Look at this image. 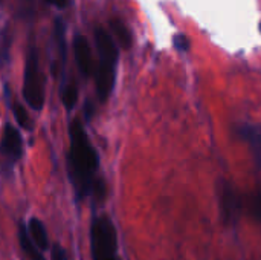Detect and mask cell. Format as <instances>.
I'll use <instances>...</instances> for the list:
<instances>
[{"instance_id":"cell-1","label":"cell","mask_w":261,"mask_h":260,"mask_svg":"<svg viewBox=\"0 0 261 260\" xmlns=\"http://www.w3.org/2000/svg\"><path fill=\"white\" fill-rule=\"evenodd\" d=\"M70 150H69V173L75 193L80 199L93 193L95 184L99 178L95 176L99 167V158L93 149L84 126L78 118L70 123Z\"/></svg>"},{"instance_id":"cell-2","label":"cell","mask_w":261,"mask_h":260,"mask_svg":"<svg viewBox=\"0 0 261 260\" xmlns=\"http://www.w3.org/2000/svg\"><path fill=\"white\" fill-rule=\"evenodd\" d=\"M95 44L99 55V60L95 66V86L96 95L101 103H106L112 95L115 86V74H116V63L119 57L118 44L115 43L110 32L104 28H95Z\"/></svg>"},{"instance_id":"cell-3","label":"cell","mask_w":261,"mask_h":260,"mask_svg":"<svg viewBox=\"0 0 261 260\" xmlns=\"http://www.w3.org/2000/svg\"><path fill=\"white\" fill-rule=\"evenodd\" d=\"M90 250L93 260H119L116 228L106 215L96 216L92 222Z\"/></svg>"},{"instance_id":"cell-4","label":"cell","mask_w":261,"mask_h":260,"mask_svg":"<svg viewBox=\"0 0 261 260\" xmlns=\"http://www.w3.org/2000/svg\"><path fill=\"white\" fill-rule=\"evenodd\" d=\"M23 97L34 110H41L44 104V86L40 70L38 54L32 48L26 57L24 75H23Z\"/></svg>"},{"instance_id":"cell-5","label":"cell","mask_w":261,"mask_h":260,"mask_svg":"<svg viewBox=\"0 0 261 260\" xmlns=\"http://www.w3.org/2000/svg\"><path fill=\"white\" fill-rule=\"evenodd\" d=\"M217 196H219L220 215L225 225L236 227L239 224L240 216L243 215V196H240V193L226 181L219 184Z\"/></svg>"},{"instance_id":"cell-6","label":"cell","mask_w":261,"mask_h":260,"mask_svg":"<svg viewBox=\"0 0 261 260\" xmlns=\"http://www.w3.org/2000/svg\"><path fill=\"white\" fill-rule=\"evenodd\" d=\"M0 153L9 164L17 162L23 155V141L20 132L12 124H6L3 129V135L0 141Z\"/></svg>"},{"instance_id":"cell-7","label":"cell","mask_w":261,"mask_h":260,"mask_svg":"<svg viewBox=\"0 0 261 260\" xmlns=\"http://www.w3.org/2000/svg\"><path fill=\"white\" fill-rule=\"evenodd\" d=\"M73 54L76 66L84 78H89L95 74V63L92 57V49L84 35H76L73 40Z\"/></svg>"},{"instance_id":"cell-8","label":"cell","mask_w":261,"mask_h":260,"mask_svg":"<svg viewBox=\"0 0 261 260\" xmlns=\"http://www.w3.org/2000/svg\"><path fill=\"white\" fill-rule=\"evenodd\" d=\"M237 133L249 146L254 159L261 166V127L254 124H242L237 127Z\"/></svg>"},{"instance_id":"cell-9","label":"cell","mask_w":261,"mask_h":260,"mask_svg":"<svg viewBox=\"0 0 261 260\" xmlns=\"http://www.w3.org/2000/svg\"><path fill=\"white\" fill-rule=\"evenodd\" d=\"M28 233L32 239V242L35 244V247L40 251H44L49 248V238H47V231L43 225V222L37 218H32L29 221V227H28Z\"/></svg>"},{"instance_id":"cell-10","label":"cell","mask_w":261,"mask_h":260,"mask_svg":"<svg viewBox=\"0 0 261 260\" xmlns=\"http://www.w3.org/2000/svg\"><path fill=\"white\" fill-rule=\"evenodd\" d=\"M109 25H110V31L115 35L118 44L122 49H130L133 44V35H132L130 29L127 28V25L119 18H112Z\"/></svg>"},{"instance_id":"cell-11","label":"cell","mask_w":261,"mask_h":260,"mask_svg":"<svg viewBox=\"0 0 261 260\" xmlns=\"http://www.w3.org/2000/svg\"><path fill=\"white\" fill-rule=\"evenodd\" d=\"M243 213H248L254 221L261 224V187L243 196Z\"/></svg>"},{"instance_id":"cell-12","label":"cell","mask_w":261,"mask_h":260,"mask_svg":"<svg viewBox=\"0 0 261 260\" xmlns=\"http://www.w3.org/2000/svg\"><path fill=\"white\" fill-rule=\"evenodd\" d=\"M18 239H20V247L24 253V256L28 257V260H44V257L41 256L40 250L35 247V244L32 242L29 233L20 227V233H18Z\"/></svg>"},{"instance_id":"cell-13","label":"cell","mask_w":261,"mask_h":260,"mask_svg":"<svg viewBox=\"0 0 261 260\" xmlns=\"http://www.w3.org/2000/svg\"><path fill=\"white\" fill-rule=\"evenodd\" d=\"M76 100H78V89L73 83H69L61 90V101L67 110H72L76 104Z\"/></svg>"},{"instance_id":"cell-14","label":"cell","mask_w":261,"mask_h":260,"mask_svg":"<svg viewBox=\"0 0 261 260\" xmlns=\"http://www.w3.org/2000/svg\"><path fill=\"white\" fill-rule=\"evenodd\" d=\"M12 112H14V118L18 123V126L23 127L24 130H31V120H29V115H28L26 109L21 104L15 103L12 106Z\"/></svg>"},{"instance_id":"cell-15","label":"cell","mask_w":261,"mask_h":260,"mask_svg":"<svg viewBox=\"0 0 261 260\" xmlns=\"http://www.w3.org/2000/svg\"><path fill=\"white\" fill-rule=\"evenodd\" d=\"M9 48H11V38L5 31H2L0 32V67L6 66V63L9 61Z\"/></svg>"},{"instance_id":"cell-16","label":"cell","mask_w":261,"mask_h":260,"mask_svg":"<svg viewBox=\"0 0 261 260\" xmlns=\"http://www.w3.org/2000/svg\"><path fill=\"white\" fill-rule=\"evenodd\" d=\"M173 44L179 52H187L190 49V40L185 34H177L173 38Z\"/></svg>"},{"instance_id":"cell-17","label":"cell","mask_w":261,"mask_h":260,"mask_svg":"<svg viewBox=\"0 0 261 260\" xmlns=\"http://www.w3.org/2000/svg\"><path fill=\"white\" fill-rule=\"evenodd\" d=\"M50 260H67L66 251L63 250V247H60L58 244H55L50 248Z\"/></svg>"},{"instance_id":"cell-18","label":"cell","mask_w":261,"mask_h":260,"mask_svg":"<svg viewBox=\"0 0 261 260\" xmlns=\"http://www.w3.org/2000/svg\"><path fill=\"white\" fill-rule=\"evenodd\" d=\"M49 5H52V6H55V8H60V9H63V8H66L67 6V3H69V0H46Z\"/></svg>"},{"instance_id":"cell-19","label":"cell","mask_w":261,"mask_h":260,"mask_svg":"<svg viewBox=\"0 0 261 260\" xmlns=\"http://www.w3.org/2000/svg\"><path fill=\"white\" fill-rule=\"evenodd\" d=\"M260 32H261V25H260Z\"/></svg>"}]
</instances>
